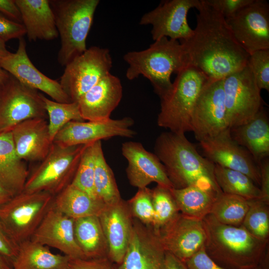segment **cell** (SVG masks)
<instances>
[{"label": "cell", "mask_w": 269, "mask_h": 269, "mask_svg": "<svg viewBox=\"0 0 269 269\" xmlns=\"http://www.w3.org/2000/svg\"><path fill=\"white\" fill-rule=\"evenodd\" d=\"M108 246V257L120 264L127 251L133 228V217L127 202L106 205L98 216Z\"/></svg>", "instance_id": "22"}, {"label": "cell", "mask_w": 269, "mask_h": 269, "mask_svg": "<svg viewBox=\"0 0 269 269\" xmlns=\"http://www.w3.org/2000/svg\"><path fill=\"white\" fill-rule=\"evenodd\" d=\"M13 195L0 183V207L8 201Z\"/></svg>", "instance_id": "49"}, {"label": "cell", "mask_w": 269, "mask_h": 269, "mask_svg": "<svg viewBox=\"0 0 269 269\" xmlns=\"http://www.w3.org/2000/svg\"><path fill=\"white\" fill-rule=\"evenodd\" d=\"M112 67L109 49L93 46L65 66L59 82L71 102H77L110 73Z\"/></svg>", "instance_id": "9"}, {"label": "cell", "mask_w": 269, "mask_h": 269, "mask_svg": "<svg viewBox=\"0 0 269 269\" xmlns=\"http://www.w3.org/2000/svg\"><path fill=\"white\" fill-rule=\"evenodd\" d=\"M172 189V188H171ZM154 210L152 227L158 230L173 219L180 212L170 189L157 185L151 189Z\"/></svg>", "instance_id": "37"}, {"label": "cell", "mask_w": 269, "mask_h": 269, "mask_svg": "<svg viewBox=\"0 0 269 269\" xmlns=\"http://www.w3.org/2000/svg\"><path fill=\"white\" fill-rule=\"evenodd\" d=\"M19 245L7 233L0 223V255L12 263L15 258Z\"/></svg>", "instance_id": "45"}, {"label": "cell", "mask_w": 269, "mask_h": 269, "mask_svg": "<svg viewBox=\"0 0 269 269\" xmlns=\"http://www.w3.org/2000/svg\"><path fill=\"white\" fill-rule=\"evenodd\" d=\"M9 52L6 48L5 42L0 38V57L6 56Z\"/></svg>", "instance_id": "52"}, {"label": "cell", "mask_w": 269, "mask_h": 269, "mask_svg": "<svg viewBox=\"0 0 269 269\" xmlns=\"http://www.w3.org/2000/svg\"><path fill=\"white\" fill-rule=\"evenodd\" d=\"M47 117L41 93L9 74L0 85V134L24 121Z\"/></svg>", "instance_id": "11"}, {"label": "cell", "mask_w": 269, "mask_h": 269, "mask_svg": "<svg viewBox=\"0 0 269 269\" xmlns=\"http://www.w3.org/2000/svg\"><path fill=\"white\" fill-rule=\"evenodd\" d=\"M156 231L165 251L183 262L205 246L206 237L202 220L180 212Z\"/></svg>", "instance_id": "18"}, {"label": "cell", "mask_w": 269, "mask_h": 269, "mask_svg": "<svg viewBox=\"0 0 269 269\" xmlns=\"http://www.w3.org/2000/svg\"><path fill=\"white\" fill-rule=\"evenodd\" d=\"M191 128L199 141L214 137L229 129L222 79H209L194 106Z\"/></svg>", "instance_id": "13"}, {"label": "cell", "mask_w": 269, "mask_h": 269, "mask_svg": "<svg viewBox=\"0 0 269 269\" xmlns=\"http://www.w3.org/2000/svg\"><path fill=\"white\" fill-rule=\"evenodd\" d=\"M0 269H13L11 262L0 255Z\"/></svg>", "instance_id": "51"}, {"label": "cell", "mask_w": 269, "mask_h": 269, "mask_svg": "<svg viewBox=\"0 0 269 269\" xmlns=\"http://www.w3.org/2000/svg\"><path fill=\"white\" fill-rule=\"evenodd\" d=\"M184 262L188 269H227L216 263L208 255L205 247Z\"/></svg>", "instance_id": "43"}, {"label": "cell", "mask_w": 269, "mask_h": 269, "mask_svg": "<svg viewBox=\"0 0 269 269\" xmlns=\"http://www.w3.org/2000/svg\"><path fill=\"white\" fill-rule=\"evenodd\" d=\"M0 13L14 21L22 23L21 14L14 0H0Z\"/></svg>", "instance_id": "47"}, {"label": "cell", "mask_w": 269, "mask_h": 269, "mask_svg": "<svg viewBox=\"0 0 269 269\" xmlns=\"http://www.w3.org/2000/svg\"><path fill=\"white\" fill-rule=\"evenodd\" d=\"M165 254L158 232L133 218L127 251L115 269H164Z\"/></svg>", "instance_id": "16"}, {"label": "cell", "mask_w": 269, "mask_h": 269, "mask_svg": "<svg viewBox=\"0 0 269 269\" xmlns=\"http://www.w3.org/2000/svg\"><path fill=\"white\" fill-rule=\"evenodd\" d=\"M29 174L25 161L17 155L11 132L0 134V183L13 196L21 192Z\"/></svg>", "instance_id": "27"}, {"label": "cell", "mask_w": 269, "mask_h": 269, "mask_svg": "<svg viewBox=\"0 0 269 269\" xmlns=\"http://www.w3.org/2000/svg\"><path fill=\"white\" fill-rule=\"evenodd\" d=\"M95 142L87 144L71 184L98 199L94 187Z\"/></svg>", "instance_id": "38"}, {"label": "cell", "mask_w": 269, "mask_h": 269, "mask_svg": "<svg viewBox=\"0 0 269 269\" xmlns=\"http://www.w3.org/2000/svg\"><path fill=\"white\" fill-rule=\"evenodd\" d=\"M164 269H188L184 262L165 251Z\"/></svg>", "instance_id": "48"}, {"label": "cell", "mask_w": 269, "mask_h": 269, "mask_svg": "<svg viewBox=\"0 0 269 269\" xmlns=\"http://www.w3.org/2000/svg\"><path fill=\"white\" fill-rule=\"evenodd\" d=\"M209 5L227 18L250 3L252 0H204Z\"/></svg>", "instance_id": "41"}, {"label": "cell", "mask_w": 269, "mask_h": 269, "mask_svg": "<svg viewBox=\"0 0 269 269\" xmlns=\"http://www.w3.org/2000/svg\"><path fill=\"white\" fill-rule=\"evenodd\" d=\"M229 128L243 125L262 108L261 90L247 64L222 79Z\"/></svg>", "instance_id": "10"}, {"label": "cell", "mask_w": 269, "mask_h": 269, "mask_svg": "<svg viewBox=\"0 0 269 269\" xmlns=\"http://www.w3.org/2000/svg\"><path fill=\"white\" fill-rule=\"evenodd\" d=\"M15 53L9 52L0 57V67L23 84L40 90L57 102L71 103L59 82L46 76L32 64L26 52V44L23 37L18 39Z\"/></svg>", "instance_id": "19"}, {"label": "cell", "mask_w": 269, "mask_h": 269, "mask_svg": "<svg viewBox=\"0 0 269 269\" xmlns=\"http://www.w3.org/2000/svg\"><path fill=\"white\" fill-rule=\"evenodd\" d=\"M131 215L142 223L152 226L154 210L151 189L146 187L139 188L134 196L127 202Z\"/></svg>", "instance_id": "39"}, {"label": "cell", "mask_w": 269, "mask_h": 269, "mask_svg": "<svg viewBox=\"0 0 269 269\" xmlns=\"http://www.w3.org/2000/svg\"><path fill=\"white\" fill-rule=\"evenodd\" d=\"M206 233L205 249L220 266L245 269L259 264L269 254V241L260 240L242 225L221 223L209 214L202 220Z\"/></svg>", "instance_id": "3"}, {"label": "cell", "mask_w": 269, "mask_h": 269, "mask_svg": "<svg viewBox=\"0 0 269 269\" xmlns=\"http://www.w3.org/2000/svg\"><path fill=\"white\" fill-rule=\"evenodd\" d=\"M9 73L0 67V85L5 81Z\"/></svg>", "instance_id": "53"}, {"label": "cell", "mask_w": 269, "mask_h": 269, "mask_svg": "<svg viewBox=\"0 0 269 269\" xmlns=\"http://www.w3.org/2000/svg\"><path fill=\"white\" fill-rule=\"evenodd\" d=\"M41 96L49 119V133L52 141L57 133L69 122L85 121L77 102L60 103L46 98L41 93Z\"/></svg>", "instance_id": "35"}, {"label": "cell", "mask_w": 269, "mask_h": 269, "mask_svg": "<svg viewBox=\"0 0 269 269\" xmlns=\"http://www.w3.org/2000/svg\"><path fill=\"white\" fill-rule=\"evenodd\" d=\"M54 197L45 191H23L0 207V223L18 245L30 240L52 206Z\"/></svg>", "instance_id": "8"}, {"label": "cell", "mask_w": 269, "mask_h": 269, "mask_svg": "<svg viewBox=\"0 0 269 269\" xmlns=\"http://www.w3.org/2000/svg\"><path fill=\"white\" fill-rule=\"evenodd\" d=\"M106 205L71 183L54 197L52 207L74 219L97 216Z\"/></svg>", "instance_id": "29"}, {"label": "cell", "mask_w": 269, "mask_h": 269, "mask_svg": "<svg viewBox=\"0 0 269 269\" xmlns=\"http://www.w3.org/2000/svg\"><path fill=\"white\" fill-rule=\"evenodd\" d=\"M234 38L249 55L269 49V4L252 0L233 15L225 18Z\"/></svg>", "instance_id": "12"}, {"label": "cell", "mask_w": 269, "mask_h": 269, "mask_svg": "<svg viewBox=\"0 0 269 269\" xmlns=\"http://www.w3.org/2000/svg\"><path fill=\"white\" fill-rule=\"evenodd\" d=\"M249 208V202L242 197L222 192L216 198L210 214L223 224L242 225Z\"/></svg>", "instance_id": "34"}, {"label": "cell", "mask_w": 269, "mask_h": 269, "mask_svg": "<svg viewBox=\"0 0 269 269\" xmlns=\"http://www.w3.org/2000/svg\"><path fill=\"white\" fill-rule=\"evenodd\" d=\"M122 152L128 162L126 173L131 185L139 189L156 182L169 189L173 188L160 160L141 143L125 142L122 144Z\"/></svg>", "instance_id": "20"}, {"label": "cell", "mask_w": 269, "mask_h": 269, "mask_svg": "<svg viewBox=\"0 0 269 269\" xmlns=\"http://www.w3.org/2000/svg\"><path fill=\"white\" fill-rule=\"evenodd\" d=\"M249 208L242 226L256 238L269 240V204L261 199L249 200Z\"/></svg>", "instance_id": "36"}, {"label": "cell", "mask_w": 269, "mask_h": 269, "mask_svg": "<svg viewBox=\"0 0 269 269\" xmlns=\"http://www.w3.org/2000/svg\"><path fill=\"white\" fill-rule=\"evenodd\" d=\"M124 59L129 65L127 78L132 80L143 76L149 80L160 99L172 88V74H177L187 66L182 44L167 37L154 41L146 49L127 53Z\"/></svg>", "instance_id": "4"}, {"label": "cell", "mask_w": 269, "mask_h": 269, "mask_svg": "<svg viewBox=\"0 0 269 269\" xmlns=\"http://www.w3.org/2000/svg\"><path fill=\"white\" fill-rule=\"evenodd\" d=\"M170 91L160 99L159 127L177 134L191 131V120L196 101L209 79L198 69L190 65L177 74Z\"/></svg>", "instance_id": "6"}, {"label": "cell", "mask_w": 269, "mask_h": 269, "mask_svg": "<svg viewBox=\"0 0 269 269\" xmlns=\"http://www.w3.org/2000/svg\"><path fill=\"white\" fill-rule=\"evenodd\" d=\"M134 123L131 117L97 121H71L56 134L52 142L63 146L86 144L114 136L134 137L136 133L131 129Z\"/></svg>", "instance_id": "14"}, {"label": "cell", "mask_w": 269, "mask_h": 269, "mask_svg": "<svg viewBox=\"0 0 269 269\" xmlns=\"http://www.w3.org/2000/svg\"><path fill=\"white\" fill-rule=\"evenodd\" d=\"M179 212L183 215L202 220L210 214L214 202L218 195L196 187L170 189Z\"/></svg>", "instance_id": "31"}, {"label": "cell", "mask_w": 269, "mask_h": 269, "mask_svg": "<svg viewBox=\"0 0 269 269\" xmlns=\"http://www.w3.org/2000/svg\"><path fill=\"white\" fill-rule=\"evenodd\" d=\"M122 96L120 79L109 73L77 101L83 119L87 121H97L110 118Z\"/></svg>", "instance_id": "23"}, {"label": "cell", "mask_w": 269, "mask_h": 269, "mask_svg": "<svg viewBox=\"0 0 269 269\" xmlns=\"http://www.w3.org/2000/svg\"><path fill=\"white\" fill-rule=\"evenodd\" d=\"M26 34L22 23L14 21L0 13V38L5 42L9 40L20 38Z\"/></svg>", "instance_id": "42"}, {"label": "cell", "mask_w": 269, "mask_h": 269, "mask_svg": "<svg viewBox=\"0 0 269 269\" xmlns=\"http://www.w3.org/2000/svg\"><path fill=\"white\" fill-rule=\"evenodd\" d=\"M268 254L264 260L258 265L245 269H269V258Z\"/></svg>", "instance_id": "50"}, {"label": "cell", "mask_w": 269, "mask_h": 269, "mask_svg": "<svg viewBox=\"0 0 269 269\" xmlns=\"http://www.w3.org/2000/svg\"><path fill=\"white\" fill-rule=\"evenodd\" d=\"M16 153L24 161H40L47 155L52 141L46 118L24 121L11 130Z\"/></svg>", "instance_id": "24"}, {"label": "cell", "mask_w": 269, "mask_h": 269, "mask_svg": "<svg viewBox=\"0 0 269 269\" xmlns=\"http://www.w3.org/2000/svg\"><path fill=\"white\" fill-rule=\"evenodd\" d=\"M261 176L260 189L263 201L269 204V160L266 158L258 163Z\"/></svg>", "instance_id": "46"}, {"label": "cell", "mask_w": 269, "mask_h": 269, "mask_svg": "<svg viewBox=\"0 0 269 269\" xmlns=\"http://www.w3.org/2000/svg\"><path fill=\"white\" fill-rule=\"evenodd\" d=\"M200 0H166L162 1L153 10L144 14L140 25H152V39L162 37L178 40H185L193 33L187 20L188 11L196 8Z\"/></svg>", "instance_id": "15"}, {"label": "cell", "mask_w": 269, "mask_h": 269, "mask_svg": "<svg viewBox=\"0 0 269 269\" xmlns=\"http://www.w3.org/2000/svg\"><path fill=\"white\" fill-rule=\"evenodd\" d=\"M99 3V0H49L60 37L57 60L62 66L87 50V37Z\"/></svg>", "instance_id": "5"}, {"label": "cell", "mask_w": 269, "mask_h": 269, "mask_svg": "<svg viewBox=\"0 0 269 269\" xmlns=\"http://www.w3.org/2000/svg\"><path fill=\"white\" fill-rule=\"evenodd\" d=\"M206 158L220 166L240 171L260 186L259 165L249 152L232 138L229 128L218 135L199 141Z\"/></svg>", "instance_id": "17"}, {"label": "cell", "mask_w": 269, "mask_h": 269, "mask_svg": "<svg viewBox=\"0 0 269 269\" xmlns=\"http://www.w3.org/2000/svg\"><path fill=\"white\" fill-rule=\"evenodd\" d=\"M71 258L54 254L49 248L30 239L19 244L12 262L13 269H70Z\"/></svg>", "instance_id": "28"}, {"label": "cell", "mask_w": 269, "mask_h": 269, "mask_svg": "<svg viewBox=\"0 0 269 269\" xmlns=\"http://www.w3.org/2000/svg\"><path fill=\"white\" fill-rule=\"evenodd\" d=\"M154 154L174 188L193 186L217 195L222 192L215 179V164L201 155L185 134L162 133L156 139Z\"/></svg>", "instance_id": "2"}, {"label": "cell", "mask_w": 269, "mask_h": 269, "mask_svg": "<svg viewBox=\"0 0 269 269\" xmlns=\"http://www.w3.org/2000/svg\"><path fill=\"white\" fill-rule=\"evenodd\" d=\"M29 41L51 40L58 33L49 0H14Z\"/></svg>", "instance_id": "25"}, {"label": "cell", "mask_w": 269, "mask_h": 269, "mask_svg": "<svg viewBox=\"0 0 269 269\" xmlns=\"http://www.w3.org/2000/svg\"><path fill=\"white\" fill-rule=\"evenodd\" d=\"M233 139L246 148L258 164L269 155V123L263 107L247 123L231 128Z\"/></svg>", "instance_id": "26"}, {"label": "cell", "mask_w": 269, "mask_h": 269, "mask_svg": "<svg viewBox=\"0 0 269 269\" xmlns=\"http://www.w3.org/2000/svg\"><path fill=\"white\" fill-rule=\"evenodd\" d=\"M196 8V26L189 37L179 41L187 66L216 80L245 66L249 54L236 41L225 18L204 0H200Z\"/></svg>", "instance_id": "1"}, {"label": "cell", "mask_w": 269, "mask_h": 269, "mask_svg": "<svg viewBox=\"0 0 269 269\" xmlns=\"http://www.w3.org/2000/svg\"><path fill=\"white\" fill-rule=\"evenodd\" d=\"M70 269H115L108 258L104 257L95 259H72L69 262Z\"/></svg>", "instance_id": "44"}, {"label": "cell", "mask_w": 269, "mask_h": 269, "mask_svg": "<svg viewBox=\"0 0 269 269\" xmlns=\"http://www.w3.org/2000/svg\"><path fill=\"white\" fill-rule=\"evenodd\" d=\"M74 224V219L52 206L30 240L55 248L72 259H85L75 240Z\"/></svg>", "instance_id": "21"}, {"label": "cell", "mask_w": 269, "mask_h": 269, "mask_svg": "<svg viewBox=\"0 0 269 269\" xmlns=\"http://www.w3.org/2000/svg\"><path fill=\"white\" fill-rule=\"evenodd\" d=\"M214 175L223 193L237 195L248 200L262 199L260 187L245 174L215 164Z\"/></svg>", "instance_id": "33"}, {"label": "cell", "mask_w": 269, "mask_h": 269, "mask_svg": "<svg viewBox=\"0 0 269 269\" xmlns=\"http://www.w3.org/2000/svg\"><path fill=\"white\" fill-rule=\"evenodd\" d=\"M86 144L63 146L52 142L45 157L29 173L23 191L54 196L59 193L72 183Z\"/></svg>", "instance_id": "7"}, {"label": "cell", "mask_w": 269, "mask_h": 269, "mask_svg": "<svg viewBox=\"0 0 269 269\" xmlns=\"http://www.w3.org/2000/svg\"><path fill=\"white\" fill-rule=\"evenodd\" d=\"M74 231L85 259L108 257V246L98 216L74 219Z\"/></svg>", "instance_id": "30"}, {"label": "cell", "mask_w": 269, "mask_h": 269, "mask_svg": "<svg viewBox=\"0 0 269 269\" xmlns=\"http://www.w3.org/2000/svg\"><path fill=\"white\" fill-rule=\"evenodd\" d=\"M94 187L98 199L105 205L122 199L114 173L105 160L101 140L95 142Z\"/></svg>", "instance_id": "32"}, {"label": "cell", "mask_w": 269, "mask_h": 269, "mask_svg": "<svg viewBox=\"0 0 269 269\" xmlns=\"http://www.w3.org/2000/svg\"><path fill=\"white\" fill-rule=\"evenodd\" d=\"M247 65L259 89L269 91V49L256 51L250 54Z\"/></svg>", "instance_id": "40"}]
</instances>
